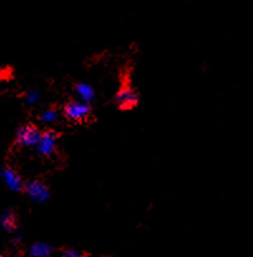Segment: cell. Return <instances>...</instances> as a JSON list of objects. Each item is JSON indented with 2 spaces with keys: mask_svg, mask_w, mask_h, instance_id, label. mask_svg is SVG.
<instances>
[{
  "mask_svg": "<svg viewBox=\"0 0 253 257\" xmlns=\"http://www.w3.org/2000/svg\"><path fill=\"white\" fill-rule=\"evenodd\" d=\"M21 239H22L21 234H17V236L13 238V244H18L19 242H21Z\"/></svg>",
  "mask_w": 253,
  "mask_h": 257,
  "instance_id": "cell-14",
  "label": "cell"
},
{
  "mask_svg": "<svg viewBox=\"0 0 253 257\" xmlns=\"http://www.w3.org/2000/svg\"><path fill=\"white\" fill-rule=\"evenodd\" d=\"M115 101L118 107L122 108V110H129V108H133L138 105L139 95L133 88L123 87L115 96Z\"/></svg>",
  "mask_w": 253,
  "mask_h": 257,
  "instance_id": "cell-6",
  "label": "cell"
},
{
  "mask_svg": "<svg viewBox=\"0 0 253 257\" xmlns=\"http://www.w3.org/2000/svg\"><path fill=\"white\" fill-rule=\"evenodd\" d=\"M41 100V91L39 90H29L26 93V102L28 105H36Z\"/></svg>",
  "mask_w": 253,
  "mask_h": 257,
  "instance_id": "cell-11",
  "label": "cell"
},
{
  "mask_svg": "<svg viewBox=\"0 0 253 257\" xmlns=\"http://www.w3.org/2000/svg\"><path fill=\"white\" fill-rule=\"evenodd\" d=\"M0 180L11 192H22L24 190V183L21 175L12 169L11 167L0 168Z\"/></svg>",
  "mask_w": 253,
  "mask_h": 257,
  "instance_id": "cell-5",
  "label": "cell"
},
{
  "mask_svg": "<svg viewBox=\"0 0 253 257\" xmlns=\"http://www.w3.org/2000/svg\"><path fill=\"white\" fill-rule=\"evenodd\" d=\"M58 111L54 108H46L39 113V120L43 123H53L58 120Z\"/></svg>",
  "mask_w": 253,
  "mask_h": 257,
  "instance_id": "cell-10",
  "label": "cell"
},
{
  "mask_svg": "<svg viewBox=\"0 0 253 257\" xmlns=\"http://www.w3.org/2000/svg\"><path fill=\"white\" fill-rule=\"evenodd\" d=\"M57 139H58V134L53 130H47V132L42 133L41 139L36 147L37 153L47 158L54 155L57 148Z\"/></svg>",
  "mask_w": 253,
  "mask_h": 257,
  "instance_id": "cell-4",
  "label": "cell"
},
{
  "mask_svg": "<svg viewBox=\"0 0 253 257\" xmlns=\"http://www.w3.org/2000/svg\"><path fill=\"white\" fill-rule=\"evenodd\" d=\"M53 253V247L47 242H37L29 248L31 257H49Z\"/></svg>",
  "mask_w": 253,
  "mask_h": 257,
  "instance_id": "cell-9",
  "label": "cell"
},
{
  "mask_svg": "<svg viewBox=\"0 0 253 257\" xmlns=\"http://www.w3.org/2000/svg\"><path fill=\"white\" fill-rule=\"evenodd\" d=\"M42 133L38 128L32 123H27V125L21 126L17 130L16 142L19 147L23 148H36L38 144L39 139H41Z\"/></svg>",
  "mask_w": 253,
  "mask_h": 257,
  "instance_id": "cell-1",
  "label": "cell"
},
{
  "mask_svg": "<svg viewBox=\"0 0 253 257\" xmlns=\"http://www.w3.org/2000/svg\"><path fill=\"white\" fill-rule=\"evenodd\" d=\"M105 257H111V256H105Z\"/></svg>",
  "mask_w": 253,
  "mask_h": 257,
  "instance_id": "cell-16",
  "label": "cell"
},
{
  "mask_svg": "<svg viewBox=\"0 0 253 257\" xmlns=\"http://www.w3.org/2000/svg\"><path fill=\"white\" fill-rule=\"evenodd\" d=\"M9 76V71L7 68H0V81L6 80Z\"/></svg>",
  "mask_w": 253,
  "mask_h": 257,
  "instance_id": "cell-13",
  "label": "cell"
},
{
  "mask_svg": "<svg viewBox=\"0 0 253 257\" xmlns=\"http://www.w3.org/2000/svg\"><path fill=\"white\" fill-rule=\"evenodd\" d=\"M74 91H76L77 96H78V100L84 101V102H87V103H90L91 101H93V98H95L96 96L93 86L86 82L77 83L76 87H74Z\"/></svg>",
  "mask_w": 253,
  "mask_h": 257,
  "instance_id": "cell-8",
  "label": "cell"
},
{
  "mask_svg": "<svg viewBox=\"0 0 253 257\" xmlns=\"http://www.w3.org/2000/svg\"><path fill=\"white\" fill-rule=\"evenodd\" d=\"M0 257H3V256H0Z\"/></svg>",
  "mask_w": 253,
  "mask_h": 257,
  "instance_id": "cell-17",
  "label": "cell"
},
{
  "mask_svg": "<svg viewBox=\"0 0 253 257\" xmlns=\"http://www.w3.org/2000/svg\"><path fill=\"white\" fill-rule=\"evenodd\" d=\"M83 257H90V256H86V254H84V256Z\"/></svg>",
  "mask_w": 253,
  "mask_h": 257,
  "instance_id": "cell-15",
  "label": "cell"
},
{
  "mask_svg": "<svg viewBox=\"0 0 253 257\" xmlns=\"http://www.w3.org/2000/svg\"><path fill=\"white\" fill-rule=\"evenodd\" d=\"M24 193L34 203H44L51 197V190L41 180H29L24 184Z\"/></svg>",
  "mask_w": 253,
  "mask_h": 257,
  "instance_id": "cell-2",
  "label": "cell"
},
{
  "mask_svg": "<svg viewBox=\"0 0 253 257\" xmlns=\"http://www.w3.org/2000/svg\"><path fill=\"white\" fill-rule=\"evenodd\" d=\"M84 254H82L78 249L76 248H66L62 251L61 257H83Z\"/></svg>",
  "mask_w": 253,
  "mask_h": 257,
  "instance_id": "cell-12",
  "label": "cell"
},
{
  "mask_svg": "<svg viewBox=\"0 0 253 257\" xmlns=\"http://www.w3.org/2000/svg\"><path fill=\"white\" fill-rule=\"evenodd\" d=\"M64 116L72 121H83L90 116L91 106L90 103L81 100L69 101L63 108Z\"/></svg>",
  "mask_w": 253,
  "mask_h": 257,
  "instance_id": "cell-3",
  "label": "cell"
},
{
  "mask_svg": "<svg viewBox=\"0 0 253 257\" xmlns=\"http://www.w3.org/2000/svg\"><path fill=\"white\" fill-rule=\"evenodd\" d=\"M0 226L7 232H14L17 229L16 212L12 208H6L0 214Z\"/></svg>",
  "mask_w": 253,
  "mask_h": 257,
  "instance_id": "cell-7",
  "label": "cell"
}]
</instances>
